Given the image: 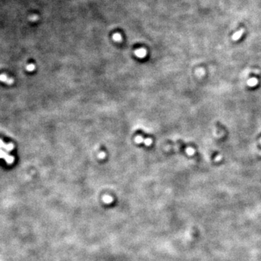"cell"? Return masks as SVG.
<instances>
[{
	"label": "cell",
	"mask_w": 261,
	"mask_h": 261,
	"mask_svg": "<svg viewBox=\"0 0 261 261\" xmlns=\"http://www.w3.org/2000/svg\"><path fill=\"white\" fill-rule=\"evenodd\" d=\"M135 54L138 57H139V58H143V57H144L146 55H147V51H146V49L141 48V49H137V50L136 51Z\"/></svg>",
	"instance_id": "1"
},
{
	"label": "cell",
	"mask_w": 261,
	"mask_h": 261,
	"mask_svg": "<svg viewBox=\"0 0 261 261\" xmlns=\"http://www.w3.org/2000/svg\"><path fill=\"white\" fill-rule=\"evenodd\" d=\"M244 33V29L242 28L241 30H238L237 32H236V33H234V35H233V36H232V38H233L234 40H237V39H239L241 36H242V34H243Z\"/></svg>",
	"instance_id": "2"
},
{
	"label": "cell",
	"mask_w": 261,
	"mask_h": 261,
	"mask_svg": "<svg viewBox=\"0 0 261 261\" xmlns=\"http://www.w3.org/2000/svg\"><path fill=\"white\" fill-rule=\"evenodd\" d=\"M135 141L136 143H138V144H141V143H142V142H144V139L143 138L142 136H138L136 138Z\"/></svg>",
	"instance_id": "3"
},
{
	"label": "cell",
	"mask_w": 261,
	"mask_h": 261,
	"mask_svg": "<svg viewBox=\"0 0 261 261\" xmlns=\"http://www.w3.org/2000/svg\"><path fill=\"white\" fill-rule=\"evenodd\" d=\"M144 143L147 146H150L152 144V141L151 139H144Z\"/></svg>",
	"instance_id": "4"
},
{
	"label": "cell",
	"mask_w": 261,
	"mask_h": 261,
	"mask_svg": "<svg viewBox=\"0 0 261 261\" xmlns=\"http://www.w3.org/2000/svg\"><path fill=\"white\" fill-rule=\"evenodd\" d=\"M113 38H114L115 42H120V40H121V36H120V34H118V33L115 34L114 36H113Z\"/></svg>",
	"instance_id": "5"
},
{
	"label": "cell",
	"mask_w": 261,
	"mask_h": 261,
	"mask_svg": "<svg viewBox=\"0 0 261 261\" xmlns=\"http://www.w3.org/2000/svg\"><path fill=\"white\" fill-rule=\"evenodd\" d=\"M105 156H106V153H105V152H101L98 155V157H99V158H100V159H104V158H105Z\"/></svg>",
	"instance_id": "6"
}]
</instances>
